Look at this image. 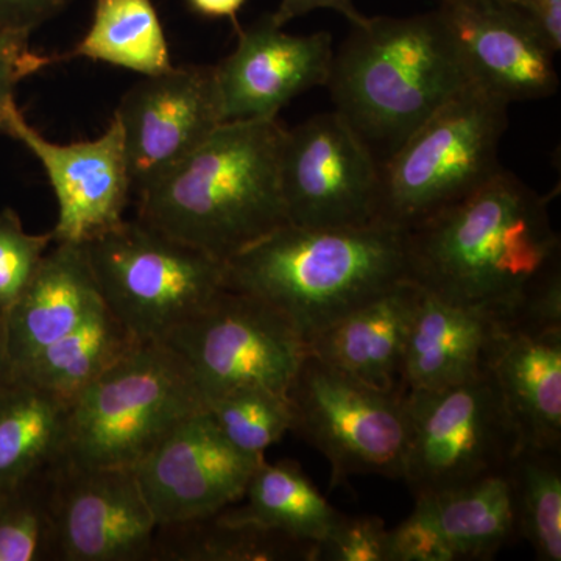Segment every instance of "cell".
Returning a JSON list of instances; mask_svg holds the SVG:
<instances>
[{
    "mask_svg": "<svg viewBox=\"0 0 561 561\" xmlns=\"http://www.w3.org/2000/svg\"><path fill=\"white\" fill-rule=\"evenodd\" d=\"M408 279L454 305L489 312L504 331L561 280L549 201L501 169L459 202L405 231Z\"/></svg>",
    "mask_w": 561,
    "mask_h": 561,
    "instance_id": "cell-1",
    "label": "cell"
},
{
    "mask_svg": "<svg viewBox=\"0 0 561 561\" xmlns=\"http://www.w3.org/2000/svg\"><path fill=\"white\" fill-rule=\"evenodd\" d=\"M276 119L224 122L205 142L136 192V219L221 262L287 220Z\"/></svg>",
    "mask_w": 561,
    "mask_h": 561,
    "instance_id": "cell-2",
    "label": "cell"
},
{
    "mask_svg": "<svg viewBox=\"0 0 561 561\" xmlns=\"http://www.w3.org/2000/svg\"><path fill=\"white\" fill-rule=\"evenodd\" d=\"M471 80L440 10L365 18L334 50L328 90L379 168Z\"/></svg>",
    "mask_w": 561,
    "mask_h": 561,
    "instance_id": "cell-3",
    "label": "cell"
},
{
    "mask_svg": "<svg viewBox=\"0 0 561 561\" xmlns=\"http://www.w3.org/2000/svg\"><path fill=\"white\" fill-rule=\"evenodd\" d=\"M408 279L405 231L383 224L345 230L284 225L225 262L227 289L286 316L306 343Z\"/></svg>",
    "mask_w": 561,
    "mask_h": 561,
    "instance_id": "cell-4",
    "label": "cell"
},
{
    "mask_svg": "<svg viewBox=\"0 0 561 561\" xmlns=\"http://www.w3.org/2000/svg\"><path fill=\"white\" fill-rule=\"evenodd\" d=\"M206 401L175 351L139 341L69 404L62 460L133 470Z\"/></svg>",
    "mask_w": 561,
    "mask_h": 561,
    "instance_id": "cell-5",
    "label": "cell"
},
{
    "mask_svg": "<svg viewBox=\"0 0 561 561\" xmlns=\"http://www.w3.org/2000/svg\"><path fill=\"white\" fill-rule=\"evenodd\" d=\"M508 106L474 83L443 103L379 168L378 224L411 230L493 179Z\"/></svg>",
    "mask_w": 561,
    "mask_h": 561,
    "instance_id": "cell-6",
    "label": "cell"
},
{
    "mask_svg": "<svg viewBox=\"0 0 561 561\" xmlns=\"http://www.w3.org/2000/svg\"><path fill=\"white\" fill-rule=\"evenodd\" d=\"M81 245L103 302L138 341H164L227 289L225 262L138 219Z\"/></svg>",
    "mask_w": 561,
    "mask_h": 561,
    "instance_id": "cell-7",
    "label": "cell"
},
{
    "mask_svg": "<svg viewBox=\"0 0 561 561\" xmlns=\"http://www.w3.org/2000/svg\"><path fill=\"white\" fill-rule=\"evenodd\" d=\"M287 397L291 432L327 457L332 481L367 474L402 479L411 437L404 390L365 386L308 353Z\"/></svg>",
    "mask_w": 561,
    "mask_h": 561,
    "instance_id": "cell-8",
    "label": "cell"
},
{
    "mask_svg": "<svg viewBox=\"0 0 561 561\" xmlns=\"http://www.w3.org/2000/svg\"><path fill=\"white\" fill-rule=\"evenodd\" d=\"M161 342L187 365L206 405L249 387L287 394L309 353L286 316L231 289Z\"/></svg>",
    "mask_w": 561,
    "mask_h": 561,
    "instance_id": "cell-9",
    "label": "cell"
},
{
    "mask_svg": "<svg viewBox=\"0 0 561 561\" xmlns=\"http://www.w3.org/2000/svg\"><path fill=\"white\" fill-rule=\"evenodd\" d=\"M405 400L411 437L402 481L415 497L504 471L519 448L491 371L449 389L405 391Z\"/></svg>",
    "mask_w": 561,
    "mask_h": 561,
    "instance_id": "cell-10",
    "label": "cell"
},
{
    "mask_svg": "<svg viewBox=\"0 0 561 561\" xmlns=\"http://www.w3.org/2000/svg\"><path fill=\"white\" fill-rule=\"evenodd\" d=\"M279 175L290 225L345 230L378 224L379 164L337 111L287 128Z\"/></svg>",
    "mask_w": 561,
    "mask_h": 561,
    "instance_id": "cell-11",
    "label": "cell"
},
{
    "mask_svg": "<svg viewBox=\"0 0 561 561\" xmlns=\"http://www.w3.org/2000/svg\"><path fill=\"white\" fill-rule=\"evenodd\" d=\"M157 529L135 471L58 461L51 560H151Z\"/></svg>",
    "mask_w": 561,
    "mask_h": 561,
    "instance_id": "cell-12",
    "label": "cell"
},
{
    "mask_svg": "<svg viewBox=\"0 0 561 561\" xmlns=\"http://www.w3.org/2000/svg\"><path fill=\"white\" fill-rule=\"evenodd\" d=\"M119 121L133 192L157 180L224 124L214 66H181L142 77L125 92Z\"/></svg>",
    "mask_w": 561,
    "mask_h": 561,
    "instance_id": "cell-13",
    "label": "cell"
},
{
    "mask_svg": "<svg viewBox=\"0 0 561 561\" xmlns=\"http://www.w3.org/2000/svg\"><path fill=\"white\" fill-rule=\"evenodd\" d=\"M3 135L16 139L41 162L58 203L54 243H84L124 221L133 186L119 121L113 116L98 139L55 144L32 127L11 101Z\"/></svg>",
    "mask_w": 561,
    "mask_h": 561,
    "instance_id": "cell-14",
    "label": "cell"
},
{
    "mask_svg": "<svg viewBox=\"0 0 561 561\" xmlns=\"http://www.w3.org/2000/svg\"><path fill=\"white\" fill-rule=\"evenodd\" d=\"M264 460L232 446L205 409L181 421L133 471L158 526H165L238 504Z\"/></svg>",
    "mask_w": 561,
    "mask_h": 561,
    "instance_id": "cell-15",
    "label": "cell"
},
{
    "mask_svg": "<svg viewBox=\"0 0 561 561\" xmlns=\"http://www.w3.org/2000/svg\"><path fill=\"white\" fill-rule=\"evenodd\" d=\"M236 32L238 46L214 66L225 122L276 119L291 99L327 87L334 58L330 33L289 35L272 14Z\"/></svg>",
    "mask_w": 561,
    "mask_h": 561,
    "instance_id": "cell-16",
    "label": "cell"
},
{
    "mask_svg": "<svg viewBox=\"0 0 561 561\" xmlns=\"http://www.w3.org/2000/svg\"><path fill=\"white\" fill-rule=\"evenodd\" d=\"M438 10L471 83L508 103L557 94L556 54L507 0H451Z\"/></svg>",
    "mask_w": 561,
    "mask_h": 561,
    "instance_id": "cell-17",
    "label": "cell"
},
{
    "mask_svg": "<svg viewBox=\"0 0 561 561\" xmlns=\"http://www.w3.org/2000/svg\"><path fill=\"white\" fill-rule=\"evenodd\" d=\"M502 332L491 313L420 289L402 360L404 390H443L481 378L490 373Z\"/></svg>",
    "mask_w": 561,
    "mask_h": 561,
    "instance_id": "cell-18",
    "label": "cell"
},
{
    "mask_svg": "<svg viewBox=\"0 0 561 561\" xmlns=\"http://www.w3.org/2000/svg\"><path fill=\"white\" fill-rule=\"evenodd\" d=\"M54 245L3 319L16 376L41 351L105 305L83 245Z\"/></svg>",
    "mask_w": 561,
    "mask_h": 561,
    "instance_id": "cell-19",
    "label": "cell"
},
{
    "mask_svg": "<svg viewBox=\"0 0 561 561\" xmlns=\"http://www.w3.org/2000/svg\"><path fill=\"white\" fill-rule=\"evenodd\" d=\"M419 295V286L401 280L334 321L309 342V353L365 386L404 390L402 360Z\"/></svg>",
    "mask_w": 561,
    "mask_h": 561,
    "instance_id": "cell-20",
    "label": "cell"
},
{
    "mask_svg": "<svg viewBox=\"0 0 561 561\" xmlns=\"http://www.w3.org/2000/svg\"><path fill=\"white\" fill-rule=\"evenodd\" d=\"M490 371L519 446L561 449V330L502 332Z\"/></svg>",
    "mask_w": 561,
    "mask_h": 561,
    "instance_id": "cell-21",
    "label": "cell"
},
{
    "mask_svg": "<svg viewBox=\"0 0 561 561\" xmlns=\"http://www.w3.org/2000/svg\"><path fill=\"white\" fill-rule=\"evenodd\" d=\"M151 560L317 561V545L243 519L227 507L205 518L158 526Z\"/></svg>",
    "mask_w": 561,
    "mask_h": 561,
    "instance_id": "cell-22",
    "label": "cell"
},
{
    "mask_svg": "<svg viewBox=\"0 0 561 561\" xmlns=\"http://www.w3.org/2000/svg\"><path fill=\"white\" fill-rule=\"evenodd\" d=\"M69 404L18 376L0 389V489L62 459Z\"/></svg>",
    "mask_w": 561,
    "mask_h": 561,
    "instance_id": "cell-23",
    "label": "cell"
},
{
    "mask_svg": "<svg viewBox=\"0 0 561 561\" xmlns=\"http://www.w3.org/2000/svg\"><path fill=\"white\" fill-rule=\"evenodd\" d=\"M424 496L456 560L493 559L518 535L505 470Z\"/></svg>",
    "mask_w": 561,
    "mask_h": 561,
    "instance_id": "cell-24",
    "label": "cell"
},
{
    "mask_svg": "<svg viewBox=\"0 0 561 561\" xmlns=\"http://www.w3.org/2000/svg\"><path fill=\"white\" fill-rule=\"evenodd\" d=\"M88 58L142 77L173 68L168 36L151 0H95L87 35L58 62Z\"/></svg>",
    "mask_w": 561,
    "mask_h": 561,
    "instance_id": "cell-25",
    "label": "cell"
},
{
    "mask_svg": "<svg viewBox=\"0 0 561 561\" xmlns=\"http://www.w3.org/2000/svg\"><path fill=\"white\" fill-rule=\"evenodd\" d=\"M138 342L103 305L18 376L70 404Z\"/></svg>",
    "mask_w": 561,
    "mask_h": 561,
    "instance_id": "cell-26",
    "label": "cell"
},
{
    "mask_svg": "<svg viewBox=\"0 0 561 561\" xmlns=\"http://www.w3.org/2000/svg\"><path fill=\"white\" fill-rule=\"evenodd\" d=\"M241 501L230 505L234 515L316 545L341 515L294 460L262 461Z\"/></svg>",
    "mask_w": 561,
    "mask_h": 561,
    "instance_id": "cell-27",
    "label": "cell"
},
{
    "mask_svg": "<svg viewBox=\"0 0 561 561\" xmlns=\"http://www.w3.org/2000/svg\"><path fill=\"white\" fill-rule=\"evenodd\" d=\"M561 449L519 446L505 472L518 534L537 560H561Z\"/></svg>",
    "mask_w": 561,
    "mask_h": 561,
    "instance_id": "cell-28",
    "label": "cell"
},
{
    "mask_svg": "<svg viewBox=\"0 0 561 561\" xmlns=\"http://www.w3.org/2000/svg\"><path fill=\"white\" fill-rule=\"evenodd\" d=\"M57 465L0 489V561L51 560Z\"/></svg>",
    "mask_w": 561,
    "mask_h": 561,
    "instance_id": "cell-29",
    "label": "cell"
},
{
    "mask_svg": "<svg viewBox=\"0 0 561 561\" xmlns=\"http://www.w3.org/2000/svg\"><path fill=\"white\" fill-rule=\"evenodd\" d=\"M206 411L232 446L253 457H265L294 430L289 397L261 387L230 391L209 401Z\"/></svg>",
    "mask_w": 561,
    "mask_h": 561,
    "instance_id": "cell-30",
    "label": "cell"
},
{
    "mask_svg": "<svg viewBox=\"0 0 561 561\" xmlns=\"http://www.w3.org/2000/svg\"><path fill=\"white\" fill-rule=\"evenodd\" d=\"M50 243V232L28 234L13 209L0 210V320L38 271Z\"/></svg>",
    "mask_w": 561,
    "mask_h": 561,
    "instance_id": "cell-31",
    "label": "cell"
},
{
    "mask_svg": "<svg viewBox=\"0 0 561 561\" xmlns=\"http://www.w3.org/2000/svg\"><path fill=\"white\" fill-rule=\"evenodd\" d=\"M389 529L373 515H339L317 545V561H387Z\"/></svg>",
    "mask_w": 561,
    "mask_h": 561,
    "instance_id": "cell-32",
    "label": "cell"
},
{
    "mask_svg": "<svg viewBox=\"0 0 561 561\" xmlns=\"http://www.w3.org/2000/svg\"><path fill=\"white\" fill-rule=\"evenodd\" d=\"M415 508L408 518L389 530L387 561H454L451 546L435 518L427 496H416Z\"/></svg>",
    "mask_w": 561,
    "mask_h": 561,
    "instance_id": "cell-33",
    "label": "cell"
},
{
    "mask_svg": "<svg viewBox=\"0 0 561 561\" xmlns=\"http://www.w3.org/2000/svg\"><path fill=\"white\" fill-rule=\"evenodd\" d=\"M31 35L0 31V135H3V113L14 99L18 84L33 73L58 65L57 54L43 55L31 47Z\"/></svg>",
    "mask_w": 561,
    "mask_h": 561,
    "instance_id": "cell-34",
    "label": "cell"
},
{
    "mask_svg": "<svg viewBox=\"0 0 561 561\" xmlns=\"http://www.w3.org/2000/svg\"><path fill=\"white\" fill-rule=\"evenodd\" d=\"M73 0H0V31L32 35Z\"/></svg>",
    "mask_w": 561,
    "mask_h": 561,
    "instance_id": "cell-35",
    "label": "cell"
},
{
    "mask_svg": "<svg viewBox=\"0 0 561 561\" xmlns=\"http://www.w3.org/2000/svg\"><path fill=\"white\" fill-rule=\"evenodd\" d=\"M529 21L546 46L561 50V0H507Z\"/></svg>",
    "mask_w": 561,
    "mask_h": 561,
    "instance_id": "cell-36",
    "label": "cell"
},
{
    "mask_svg": "<svg viewBox=\"0 0 561 561\" xmlns=\"http://www.w3.org/2000/svg\"><path fill=\"white\" fill-rule=\"evenodd\" d=\"M320 9L337 11L351 22V25L360 24L367 18L356 9L354 0H280L278 10L272 13V18L279 27H284L287 22Z\"/></svg>",
    "mask_w": 561,
    "mask_h": 561,
    "instance_id": "cell-37",
    "label": "cell"
},
{
    "mask_svg": "<svg viewBox=\"0 0 561 561\" xmlns=\"http://www.w3.org/2000/svg\"><path fill=\"white\" fill-rule=\"evenodd\" d=\"M247 0H187L191 10L201 16L210 20H230L236 31L241 25L238 22V13L245 5Z\"/></svg>",
    "mask_w": 561,
    "mask_h": 561,
    "instance_id": "cell-38",
    "label": "cell"
},
{
    "mask_svg": "<svg viewBox=\"0 0 561 561\" xmlns=\"http://www.w3.org/2000/svg\"><path fill=\"white\" fill-rule=\"evenodd\" d=\"M16 378L13 362L10 359L9 346H7L5 327H3V320H0V389L9 386Z\"/></svg>",
    "mask_w": 561,
    "mask_h": 561,
    "instance_id": "cell-39",
    "label": "cell"
},
{
    "mask_svg": "<svg viewBox=\"0 0 561 561\" xmlns=\"http://www.w3.org/2000/svg\"><path fill=\"white\" fill-rule=\"evenodd\" d=\"M440 2H451V0H440Z\"/></svg>",
    "mask_w": 561,
    "mask_h": 561,
    "instance_id": "cell-40",
    "label": "cell"
}]
</instances>
